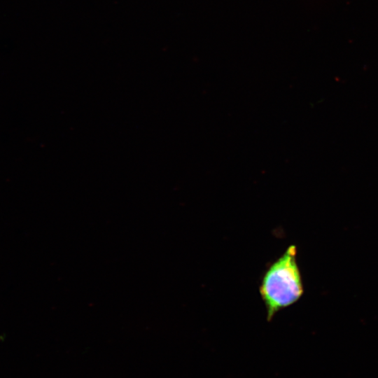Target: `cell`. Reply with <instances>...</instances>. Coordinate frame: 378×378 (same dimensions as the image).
Returning a JSON list of instances; mask_svg holds the SVG:
<instances>
[{
    "label": "cell",
    "mask_w": 378,
    "mask_h": 378,
    "mask_svg": "<svg viewBox=\"0 0 378 378\" xmlns=\"http://www.w3.org/2000/svg\"><path fill=\"white\" fill-rule=\"evenodd\" d=\"M296 255V246L290 245L262 276L259 292L269 321L281 309L296 302L303 293Z\"/></svg>",
    "instance_id": "1"
}]
</instances>
